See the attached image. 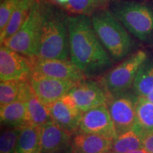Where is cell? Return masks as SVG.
I'll return each mask as SVG.
<instances>
[{
	"mask_svg": "<svg viewBox=\"0 0 153 153\" xmlns=\"http://www.w3.org/2000/svg\"><path fill=\"white\" fill-rule=\"evenodd\" d=\"M148 59V54L144 51L132 53L104 74L99 82L110 96L126 92L133 86L140 68Z\"/></svg>",
	"mask_w": 153,
	"mask_h": 153,
	"instance_id": "obj_6",
	"label": "cell"
},
{
	"mask_svg": "<svg viewBox=\"0 0 153 153\" xmlns=\"http://www.w3.org/2000/svg\"><path fill=\"white\" fill-rule=\"evenodd\" d=\"M137 97L128 92L111 96L107 107L117 135L133 128L136 120L135 105Z\"/></svg>",
	"mask_w": 153,
	"mask_h": 153,
	"instance_id": "obj_7",
	"label": "cell"
},
{
	"mask_svg": "<svg viewBox=\"0 0 153 153\" xmlns=\"http://www.w3.org/2000/svg\"><path fill=\"white\" fill-rule=\"evenodd\" d=\"M146 98L148 99L149 101H151V102L153 103V89H152V91H151V92L148 95V97H147Z\"/></svg>",
	"mask_w": 153,
	"mask_h": 153,
	"instance_id": "obj_30",
	"label": "cell"
},
{
	"mask_svg": "<svg viewBox=\"0 0 153 153\" xmlns=\"http://www.w3.org/2000/svg\"><path fill=\"white\" fill-rule=\"evenodd\" d=\"M21 128L5 127L0 135V153H16Z\"/></svg>",
	"mask_w": 153,
	"mask_h": 153,
	"instance_id": "obj_25",
	"label": "cell"
},
{
	"mask_svg": "<svg viewBox=\"0 0 153 153\" xmlns=\"http://www.w3.org/2000/svg\"><path fill=\"white\" fill-rule=\"evenodd\" d=\"M0 107V120L4 127L22 128L29 125L27 106L23 99Z\"/></svg>",
	"mask_w": 153,
	"mask_h": 153,
	"instance_id": "obj_17",
	"label": "cell"
},
{
	"mask_svg": "<svg viewBox=\"0 0 153 153\" xmlns=\"http://www.w3.org/2000/svg\"><path fill=\"white\" fill-rule=\"evenodd\" d=\"M20 98L27 106L29 125L42 128L53 121L48 108L37 97L28 79L22 82Z\"/></svg>",
	"mask_w": 153,
	"mask_h": 153,
	"instance_id": "obj_15",
	"label": "cell"
},
{
	"mask_svg": "<svg viewBox=\"0 0 153 153\" xmlns=\"http://www.w3.org/2000/svg\"><path fill=\"white\" fill-rule=\"evenodd\" d=\"M111 11L124 27L140 41L153 43V7L137 1L113 3Z\"/></svg>",
	"mask_w": 153,
	"mask_h": 153,
	"instance_id": "obj_4",
	"label": "cell"
},
{
	"mask_svg": "<svg viewBox=\"0 0 153 153\" xmlns=\"http://www.w3.org/2000/svg\"><path fill=\"white\" fill-rule=\"evenodd\" d=\"M108 153H110V152H108Z\"/></svg>",
	"mask_w": 153,
	"mask_h": 153,
	"instance_id": "obj_31",
	"label": "cell"
},
{
	"mask_svg": "<svg viewBox=\"0 0 153 153\" xmlns=\"http://www.w3.org/2000/svg\"><path fill=\"white\" fill-rule=\"evenodd\" d=\"M107 0H70L62 9L72 15L91 16L96 11L106 8Z\"/></svg>",
	"mask_w": 153,
	"mask_h": 153,
	"instance_id": "obj_23",
	"label": "cell"
},
{
	"mask_svg": "<svg viewBox=\"0 0 153 153\" xmlns=\"http://www.w3.org/2000/svg\"><path fill=\"white\" fill-rule=\"evenodd\" d=\"M68 94L82 113L107 104L111 97L100 82L87 79L76 84Z\"/></svg>",
	"mask_w": 153,
	"mask_h": 153,
	"instance_id": "obj_10",
	"label": "cell"
},
{
	"mask_svg": "<svg viewBox=\"0 0 153 153\" xmlns=\"http://www.w3.org/2000/svg\"><path fill=\"white\" fill-rule=\"evenodd\" d=\"M32 72L31 60L4 45L0 48L1 81H25Z\"/></svg>",
	"mask_w": 153,
	"mask_h": 153,
	"instance_id": "obj_11",
	"label": "cell"
},
{
	"mask_svg": "<svg viewBox=\"0 0 153 153\" xmlns=\"http://www.w3.org/2000/svg\"><path fill=\"white\" fill-rule=\"evenodd\" d=\"M41 128L28 125L22 128L16 153H41Z\"/></svg>",
	"mask_w": 153,
	"mask_h": 153,
	"instance_id": "obj_19",
	"label": "cell"
},
{
	"mask_svg": "<svg viewBox=\"0 0 153 153\" xmlns=\"http://www.w3.org/2000/svg\"><path fill=\"white\" fill-rule=\"evenodd\" d=\"M90 17L96 34L113 60H120L131 54L133 39L110 9H100Z\"/></svg>",
	"mask_w": 153,
	"mask_h": 153,
	"instance_id": "obj_3",
	"label": "cell"
},
{
	"mask_svg": "<svg viewBox=\"0 0 153 153\" xmlns=\"http://www.w3.org/2000/svg\"><path fill=\"white\" fill-rule=\"evenodd\" d=\"M68 30L70 60L87 77L111 67L110 55L96 34L90 16L69 15Z\"/></svg>",
	"mask_w": 153,
	"mask_h": 153,
	"instance_id": "obj_1",
	"label": "cell"
},
{
	"mask_svg": "<svg viewBox=\"0 0 153 153\" xmlns=\"http://www.w3.org/2000/svg\"><path fill=\"white\" fill-rule=\"evenodd\" d=\"M76 133L95 134L114 140L118 136L107 104L83 113Z\"/></svg>",
	"mask_w": 153,
	"mask_h": 153,
	"instance_id": "obj_12",
	"label": "cell"
},
{
	"mask_svg": "<svg viewBox=\"0 0 153 153\" xmlns=\"http://www.w3.org/2000/svg\"><path fill=\"white\" fill-rule=\"evenodd\" d=\"M38 0H20L16 9L11 15L5 30L0 33L1 45L6 39L11 37L18 30L28 18L32 7Z\"/></svg>",
	"mask_w": 153,
	"mask_h": 153,
	"instance_id": "obj_18",
	"label": "cell"
},
{
	"mask_svg": "<svg viewBox=\"0 0 153 153\" xmlns=\"http://www.w3.org/2000/svg\"><path fill=\"white\" fill-rule=\"evenodd\" d=\"M68 13L62 8L43 1V23L36 57L68 60Z\"/></svg>",
	"mask_w": 153,
	"mask_h": 153,
	"instance_id": "obj_2",
	"label": "cell"
},
{
	"mask_svg": "<svg viewBox=\"0 0 153 153\" xmlns=\"http://www.w3.org/2000/svg\"><path fill=\"white\" fill-rule=\"evenodd\" d=\"M133 90L137 97H147L153 89V59H148L140 68L134 80Z\"/></svg>",
	"mask_w": 153,
	"mask_h": 153,
	"instance_id": "obj_22",
	"label": "cell"
},
{
	"mask_svg": "<svg viewBox=\"0 0 153 153\" xmlns=\"http://www.w3.org/2000/svg\"><path fill=\"white\" fill-rule=\"evenodd\" d=\"M73 134L52 121L41 128V153H71Z\"/></svg>",
	"mask_w": 153,
	"mask_h": 153,
	"instance_id": "obj_14",
	"label": "cell"
},
{
	"mask_svg": "<svg viewBox=\"0 0 153 153\" xmlns=\"http://www.w3.org/2000/svg\"><path fill=\"white\" fill-rule=\"evenodd\" d=\"M127 153H150V152H149V151L147 150H145V148H142L137 149V150L131 151V152H127Z\"/></svg>",
	"mask_w": 153,
	"mask_h": 153,
	"instance_id": "obj_28",
	"label": "cell"
},
{
	"mask_svg": "<svg viewBox=\"0 0 153 153\" xmlns=\"http://www.w3.org/2000/svg\"><path fill=\"white\" fill-rule=\"evenodd\" d=\"M20 0H1L0 4V33L7 27L11 15L16 9Z\"/></svg>",
	"mask_w": 153,
	"mask_h": 153,
	"instance_id": "obj_26",
	"label": "cell"
},
{
	"mask_svg": "<svg viewBox=\"0 0 153 153\" xmlns=\"http://www.w3.org/2000/svg\"><path fill=\"white\" fill-rule=\"evenodd\" d=\"M143 135L133 127L118 135L114 140L110 153H127L131 151L142 148Z\"/></svg>",
	"mask_w": 153,
	"mask_h": 153,
	"instance_id": "obj_21",
	"label": "cell"
},
{
	"mask_svg": "<svg viewBox=\"0 0 153 153\" xmlns=\"http://www.w3.org/2000/svg\"><path fill=\"white\" fill-rule=\"evenodd\" d=\"M30 58L31 60L32 72L76 83L84 81L87 78L71 60L40 59L37 57Z\"/></svg>",
	"mask_w": 153,
	"mask_h": 153,
	"instance_id": "obj_9",
	"label": "cell"
},
{
	"mask_svg": "<svg viewBox=\"0 0 153 153\" xmlns=\"http://www.w3.org/2000/svg\"><path fill=\"white\" fill-rule=\"evenodd\" d=\"M136 120L134 128L143 135L153 131V103L146 97H137L135 105Z\"/></svg>",
	"mask_w": 153,
	"mask_h": 153,
	"instance_id": "obj_20",
	"label": "cell"
},
{
	"mask_svg": "<svg viewBox=\"0 0 153 153\" xmlns=\"http://www.w3.org/2000/svg\"><path fill=\"white\" fill-rule=\"evenodd\" d=\"M28 80L37 97L46 106L68 94L77 84L72 81L51 77L36 72H31Z\"/></svg>",
	"mask_w": 153,
	"mask_h": 153,
	"instance_id": "obj_8",
	"label": "cell"
},
{
	"mask_svg": "<svg viewBox=\"0 0 153 153\" xmlns=\"http://www.w3.org/2000/svg\"><path fill=\"white\" fill-rule=\"evenodd\" d=\"M114 140L95 134L76 133L72 140L71 153H108Z\"/></svg>",
	"mask_w": 153,
	"mask_h": 153,
	"instance_id": "obj_16",
	"label": "cell"
},
{
	"mask_svg": "<svg viewBox=\"0 0 153 153\" xmlns=\"http://www.w3.org/2000/svg\"><path fill=\"white\" fill-rule=\"evenodd\" d=\"M53 1H55L58 5L61 6V7H63V6L66 5L68 4L70 0H53Z\"/></svg>",
	"mask_w": 153,
	"mask_h": 153,
	"instance_id": "obj_29",
	"label": "cell"
},
{
	"mask_svg": "<svg viewBox=\"0 0 153 153\" xmlns=\"http://www.w3.org/2000/svg\"><path fill=\"white\" fill-rule=\"evenodd\" d=\"M47 106L55 123L73 135L76 133L83 113L68 94Z\"/></svg>",
	"mask_w": 153,
	"mask_h": 153,
	"instance_id": "obj_13",
	"label": "cell"
},
{
	"mask_svg": "<svg viewBox=\"0 0 153 153\" xmlns=\"http://www.w3.org/2000/svg\"><path fill=\"white\" fill-rule=\"evenodd\" d=\"M143 147L150 153H153V131L143 135Z\"/></svg>",
	"mask_w": 153,
	"mask_h": 153,
	"instance_id": "obj_27",
	"label": "cell"
},
{
	"mask_svg": "<svg viewBox=\"0 0 153 153\" xmlns=\"http://www.w3.org/2000/svg\"><path fill=\"white\" fill-rule=\"evenodd\" d=\"M23 81H1L0 106L9 104L20 99Z\"/></svg>",
	"mask_w": 153,
	"mask_h": 153,
	"instance_id": "obj_24",
	"label": "cell"
},
{
	"mask_svg": "<svg viewBox=\"0 0 153 153\" xmlns=\"http://www.w3.org/2000/svg\"><path fill=\"white\" fill-rule=\"evenodd\" d=\"M43 1L38 0L32 7L28 18L14 35L6 39L1 45L28 57H36L42 23Z\"/></svg>",
	"mask_w": 153,
	"mask_h": 153,
	"instance_id": "obj_5",
	"label": "cell"
}]
</instances>
